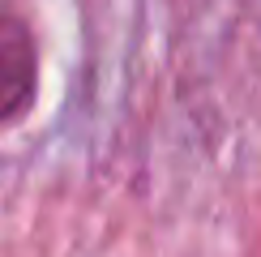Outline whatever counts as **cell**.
Returning <instances> with one entry per match:
<instances>
[{
  "mask_svg": "<svg viewBox=\"0 0 261 257\" xmlns=\"http://www.w3.org/2000/svg\"><path fill=\"white\" fill-rule=\"evenodd\" d=\"M39 99V43L30 21L0 9V124H17Z\"/></svg>",
  "mask_w": 261,
  "mask_h": 257,
  "instance_id": "cell-1",
  "label": "cell"
}]
</instances>
